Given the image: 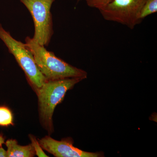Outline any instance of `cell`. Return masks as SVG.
Instances as JSON below:
<instances>
[{
	"mask_svg": "<svg viewBox=\"0 0 157 157\" xmlns=\"http://www.w3.org/2000/svg\"><path fill=\"white\" fill-rule=\"evenodd\" d=\"M13 124V116L10 109L0 107V126L7 127Z\"/></svg>",
	"mask_w": 157,
	"mask_h": 157,
	"instance_id": "cell-9",
	"label": "cell"
},
{
	"mask_svg": "<svg viewBox=\"0 0 157 157\" xmlns=\"http://www.w3.org/2000/svg\"><path fill=\"white\" fill-rule=\"evenodd\" d=\"M28 9L35 25L33 38L40 45L47 47L54 33L50 9L55 0H20Z\"/></svg>",
	"mask_w": 157,
	"mask_h": 157,
	"instance_id": "cell-4",
	"label": "cell"
},
{
	"mask_svg": "<svg viewBox=\"0 0 157 157\" xmlns=\"http://www.w3.org/2000/svg\"><path fill=\"white\" fill-rule=\"evenodd\" d=\"M26 47L34 57L38 69L47 80L70 78H87L86 71L73 67L48 51L33 38L25 39Z\"/></svg>",
	"mask_w": 157,
	"mask_h": 157,
	"instance_id": "cell-1",
	"label": "cell"
},
{
	"mask_svg": "<svg viewBox=\"0 0 157 157\" xmlns=\"http://www.w3.org/2000/svg\"><path fill=\"white\" fill-rule=\"evenodd\" d=\"M5 144L7 147V157H33L36 155L32 144L22 146L14 139L7 140Z\"/></svg>",
	"mask_w": 157,
	"mask_h": 157,
	"instance_id": "cell-7",
	"label": "cell"
},
{
	"mask_svg": "<svg viewBox=\"0 0 157 157\" xmlns=\"http://www.w3.org/2000/svg\"><path fill=\"white\" fill-rule=\"evenodd\" d=\"M0 39L9 52L14 56L16 61L23 70L27 79L35 92L42 87L46 79L39 71L33 55L25 44L17 41L5 29L0 23Z\"/></svg>",
	"mask_w": 157,
	"mask_h": 157,
	"instance_id": "cell-3",
	"label": "cell"
},
{
	"mask_svg": "<svg viewBox=\"0 0 157 157\" xmlns=\"http://www.w3.org/2000/svg\"><path fill=\"white\" fill-rule=\"evenodd\" d=\"M157 12V0H146L140 11V19L141 21L149 15Z\"/></svg>",
	"mask_w": 157,
	"mask_h": 157,
	"instance_id": "cell-8",
	"label": "cell"
},
{
	"mask_svg": "<svg viewBox=\"0 0 157 157\" xmlns=\"http://www.w3.org/2000/svg\"><path fill=\"white\" fill-rule=\"evenodd\" d=\"M146 0H113L99 10L105 20L113 21L133 29L142 22L140 11Z\"/></svg>",
	"mask_w": 157,
	"mask_h": 157,
	"instance_id": "cell-5",
	"label": "cell"
},
{
	"mask_svg": "<svg viewBox=\"0 0 157 157\" xmlns=\"http://www.w3.org/2000/svg\"><path fill=\"white\" fill-rule=\"evenodd\" d=\"M30 139L31 142H32V146H33L34 150H35L36 155L38 156V157H48L47 155L42 150V147L39 144V141L37 140L36 138L33 135H29Z\"/></svg>",
	"mask_w": 157,
	"mask_h": 157,
	"instance_id": "cell-10",
	"label": "cell"
},
{
	"mask_svg": "<svg viewBox=\"0 0 157 157\" xmlns=\"http://www.w3.org/2000/svg\"><path fill=\"white\" fill-rule=\"evenodd\" d=\"M0 157H7V151L0 146Z\"/></svg>",
	"mask_w": 157,
	"mask_h": 157,
	"instance_id": "cell-12",
	"label": "cell"
},
{
	"mask_svg": "<svg viewBox=\"0 0 157 157\" xmlns=\"http://www.w3.org/2000/svg\"><path fill=\"white\" fill-rule=\"evenodd\" d=\"M82 1V0H77V1H78V2H80V1Z\"/></svg>",
	"mask_w": 157,
	"mask_h": 157,
	"instance_id": "cell-14",
	"label": "cell"
},
{
	"mask_svg": "<svg viewBox=\"0 0 157 157\" xmlns=\"http://www.w3.org/2000/svg\"><path fill=\"white\" fill-rule=\"evenodd\" d=\"M113 0H85L89 7L100 10L104 8Z\"/></svg>",
	"mask_w": 157,
	"mask_h": 157,
	"instance_id": "cell-11",
	"label": "cell"
},
{
	"mask_svg": "<svg viewBox=\"0 0 157 157\" xmlns=\"http://www.w3.org/2000/svg\"><path fill=\"white\" fill-rule=\"evenodd\" d=\"M5 140L4 137L2 135H0V146H2L3 144L5 143Z\"/></svg>",
	"mask_w": 157,
	"mask_h": 157,
	"instance_id": "cell-13",
	"label": "cell"
},
{
	"mask_svg": "<svg viewBox=\"0 0 157 157\" xmlns=\"http://www.w3.org/2000/svg\"><path fill=\"white\" fill-rule=\"evenodd\" d=\"M83 79L81 78L46 79L42 87L36 92L40 123L48 134L50 135L54 131L52 117L56 107L63 101L69 90Z\"/></svg>",
	"mask_w": 157,
	"mask_h": 157,
	"instance_id": "cell-2",
	"label": "cell"
},
{
	"mask_svg": "<svg viewBox=\"0 0 157 157\" xmlns=\"http://www.w3.org/2000/svg\"><path fill=\"white\" fill-rule=\"evenodd\" d=\"M42 148L56 157H104L102 152H91L83 151L73 146L72 138H63L61 140L54 139L50 136H45L39 140Z\"/></svg>",
	"mask_w": 157,
	"mask_h": 157,
	"instance_id": "cell-6",
	"label": "cell"
}]
</instances>
